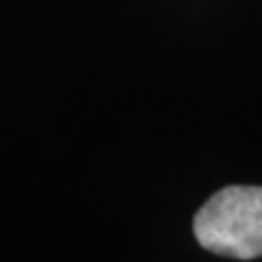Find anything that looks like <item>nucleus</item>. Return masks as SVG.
Returning a JSON list of instances; mask_svg holds the SVG:
<instances>
[{
	"label": "nucleus",
	"instance_id": "f257e3e1",
	"mask_svg": "<svg viewBox=\"0 0 262 262\" xmlns=\"http://www.w3.org/2000/svg\"><path fill=\"white\" fill-rule=\"evenodd\" d=\"M199 245L219 256H262V186H227L203 203L192 221Z\"/></svg>",
	"mask_w": 262,
	"mask_h": 262
}]
</instances>
